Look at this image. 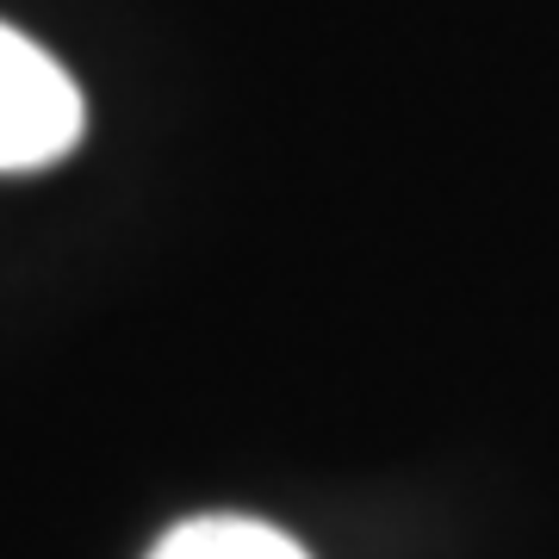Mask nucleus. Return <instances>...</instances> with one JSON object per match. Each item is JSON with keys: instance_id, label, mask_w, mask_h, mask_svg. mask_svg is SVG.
Listing matches in <instances>:
<instances>
[{"instance_id": "f257e3e1", "label": "nucleus", "mask_w": 559, "mask_h": 559, "mask_svg": "<svg viewBox=\"0 0 559 559\" xmlns=\"http://www.w3.org/2000/svg\"><path fill=\"white\" fill-rule=\"evenodd\" d=\"M87 106L50 50L0 25V175L50 168L81 143Z\"/></svg>"}, {"instance_id": "f03ea898", "label": "nucleus", "mask_w": 559, "mask_h": 559, "mask_svg": "<svg viewBox=\"0 0 559 559\" xmlns=\"http://www.w3.org/2000/svg\"><path fill=\"white\" fill-rule=\"evenodd\" d=\"M150 559H311L299 540L255 516H193L175 522L150 547Z\"/></svg>"}]
</instances>
